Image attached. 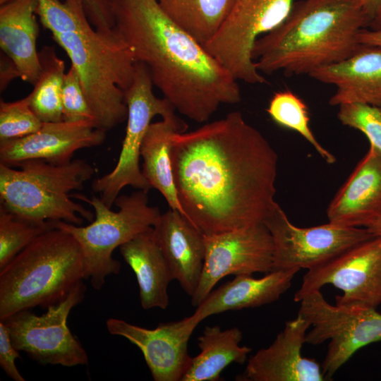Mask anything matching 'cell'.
Wrapping results in <instances>:
<instances>
[{"instance_id": "cell-12", "label": "cell", "mask_w": 381, "mask_h": 381, "mask_svg": "<svg viewBox=\"0 0 381 381\" xmlns=\"http://www.w3.org/2000/svg\"><path fill=\"white\" fill-rule=\"evenodd\" d=\"M262 222L272 238V270H312L375 237L367 228L342 226L330 222L312 227L296 226L277 202Z\"/></svg>"}, {"instance_id": "cell-36", "label": "cell", "mask_w": 381, "mask_h": 381, "mask_svg": "<svg viewBox=\"0 0 381 381\" xmlns=\"http://www.w3.org/2000/svg\"><path fill=\"white\" fill-rule=\"evenodd\" d=\"M20 78V71L15 62L5 53L0 59V90L4 91L15 78Z\"/></svg>"}, {"instance_id": "cell-2", "label": "cell", "mask_w": 381, "mask_h": 381, "mask_svg": "<svg viewBox=\"0 0 381 381\" xmlns=\"http://www.w3.org/2000/svg\"><path fill=\"white\" fill-rule=\"evenodd\" d=\"M110 1L114 30L181 114L203 123L220 105L241 100L238 81L157 0Z\"/></svg>"}, {"instance_id": "cell-31", "label": "cell", "mask_w": 381, "mask_h": 381, "mask_svg": "<svg viewBox=\"0 0 381 381\" xmlns=\"http://www.w3.org/2000/svg\"><path fill=\"white\" fill-rule=\"evenodd\" d=\"M42 121L30 107L28 99L0 101V141L16 139L37 131Z\"/></svg>"}, {"instance_id": "cell-27", "label": "cell", "mask_w": 381, "mask_h": 381, "mask_svg": "<svg viewBox=\"0 0 381 381\" xmlns=\"http://www.w3.org/2000/svg\"><path fill=\"white\" fill-rule=\"evenodd\" d=\"M39 59L40 72L32 91L27 96L30 107L42 122L61 121L64 61L52 46L43 47Z\"/></svg>"}, {"instance_id": "cell-33", "label": "cell", "mask_w": 381, "mask_h": 381, "mask_svg": "<svg viewBox=\"0 0 381 381\" xmlns=\"http://www.w3.org/2000/svg\"><path fill=\"white\" fill-rule=\"evenodd\" d=\"M61 105L64 121H91L95 123L93 114L83 93L78 75L72 66L64 76Z\"/></svg>"}, {"instance_id": "cell-40", "label": "cell", "mask_w": 381, "mask_h": 381, "mask_svg": "<svg viewBox=\"0 0 381 381\" xmlns=\"http://www.w3.org/2000/svg\"><path fill=\"white\" fill-rule=\"evenodd\" d=\"M375 236L381 237V217L367 228Z\"/></svg>"}, {"instance_id": "cell-28", "label": "cell", "mask_w": 381, "mask_h": 381, "mask_svg": "<svg viewBox=\"0 0 381 381\" xmlns=\"http://www.w3.org/2000/svg\"><path fill=\"white\" fill-rule=\"evenodd\" d=\"M266 111L277 125L293 130L303 136L327 163L334 164L336 162L335 156L326 150L313 135L309 125L308 107L296 94L289 90L275 92Z\"/></svg>"}, {"instance_id": "cell-7", "label": "cell", "mask_w": 381, "mask_h": 381, "mask_svg": "<svg viewBox=\"0 0 381 381\" xmlns=\"http://www.w3.org/2000/svg\"><path fill=\"white\" fill-rule=\"evenodd\" d=\"M147 192L138 189L130 195H119L114 201L119 210L113 211L96 196L88 198L81 193L71 194L88 203L95 218L87 226L64 221L51 222L54 227L70 233L78 242L84 260L85 279L93 289L100 290L110 274H119L121 263L112 257L114 250L140 234L152 229L161 212L149 205Z\"/></svg>"}, {"instance_id": "cell-13", "label": "cell", "mask_w": 381, "mask_h": 381, "mask_svg": "<svg viewBox=\"0 0 381 381\" xmlns=\"http://www.w3.org/2000/svg\"><path fill=\"white\" fill-rule=\"evenodd\" d=\"M332 284L342 291L336 305L376 308L381 304V237L361 242L329 262L309 270L294 297L299 302L308 293Z\"/></svg>"}, {"instance_id": "cell-4", "label": "cell", "mask_w": 381, "mask_h": 381, "mask_svg": "<svg viewBox=\"0 0 381 381\" xmlns=\"http://www.w3.org/2000/svg\"><path fill=\"white\" fill-rule=\"evenodd\" d=\"M85 279L83 253L68 231L52 227L0 270V320L24 310H47Z\"/></svg>"}, {"instance_id": "cell-41", "label": "cell", "mask_w": 381, "mask_h": 381, "mask_svg": "<svg viewBox=\"0 0 381 381\" xmlns=\"http://www.w3.org/2000/svg\"><path fill=\"white\" fill-rule=\"evenodd\" d=\"M14 0H0V5L2 6V5H4L6 4H8L9 2H11Z\"/></svg>"}, {"instance_id": "cell-14", "label": "cell", "mask_w": 381, "mask_h": 381, "mask_svg": "<svg viewBox=\"0 0 381 381\" xmlns=\"http://www.w3.org/2000/svg\"><path fill=\"white\" fill-rule=\"evenodd\" d=\"M205 258L198 286L191 297L198 306L222 278L228 275L267 274L272 271V236L262 222L213 235H205Z\"/></svg>"}, {"instance_id": "cell-20", "label": "cell", "mask_w": 381, "mask_h": 381, "mask_svg": "<svg viewBox=\"0 0 381 381\" xmlns=\"http://www.w3.org/2000/svg\"><path fill=\"white\" fill-rule=\"evenodd\" d=\"M308 75L334 85L332 106L363 103L381 107V47L361 44L346 59L326 66Z\"/></svg>"}, {"instance_id": "cell-18", "label": "cell", "mask_w": 381, "mask_h": 381, "mask_svg": "<svg viewBox=\"0 0 381 381\" xmlns=\"http://www.w3.org/2000/svg\"><path fill=\"white\" fill-rule=\"evenodd\" d=\"M329 222L368 228L381 217V152L373 145L327 210Z\"/></svg>"}, {"instance_id": "cell-3", "label": "cell", "mask_w": 381, "mask_h": 381, "mask_svg": "<svg viewBox=\"0 0 381 381\" xmlns=\"http://www.w3.org/2000/svg\"><path fill=\"white\" fill-rule=\"evenodd\" d=\"M369 24L361 0H301L282 23L256 40L252 56L265 74L308 75L352 55Z\"/></svg>"}, {"instance_id": "cell-21", "label": "cell", "mask_w": 381, "mask_h": 381, "mask_svg": "<svg viewBox=\"0 0 381 381\" xmlns=\"http://www.w3.org/2000/svg\"><path fill=\"white\" fill-rule=\"evenodd\" d=\"M298 268L272 270L263 277L237 275L232 280L212 289L196 306L193 315L204 319L229 310L256 308L277 301L291 286Z\"/></svg>"}, {"instance_id": "cell-26", "label": "cell", "mask_w": 381, "mask_h": 381, "mask_svg": "<svg viewBox=\"0 0 381 381\" xmlns=\"http://www.w3.org/2000/svg\"><path fill=\"white\" fill-rule=\"evenodd\" d=\"M164 12L205 45L216 33L234 0H157Z\"/></svg>"}, {"instance_id": "cell-22", "label": "cell", "mask_w": 381, "mask_h": 381, "mask_svg": "<svg viewBox=\"0 0 381 381\" xmlns=\"http://www.w3.org/2000/svg\"><path fill=\"white\" fill-rule=\"evenodd\" d=\"M37 0H14L0 6V47L16 64L23 81L34 85L40 72L36 43Z\"/></svg>"}, {"instance_id": "cell-34", "label": "cell", "mask_w": 381, "mask_h": 381, "mask_svg": "<svg viewBox=\"0 0 381 381\" xmlns=\"http://www.w3.org/2000/svg\"><path fill=\"white\" fill-rule=\"evenodd\" d=\"M18 358H20L19 351L13 346L6 325L0 320V366L14 381H25L16 365Z\"/></svg>"}, {"instance_id": "cell-11", "label": "cell", "mask_w": 381, "mask_h": 381, "mask_svg": "<svg viewBox=\"0 0 381 381\" xmlns=\"http://www.w3.org/2000/svg\"><path fill=\"white\" fill-rule=\"evenodd\" d=\"M85 291L82 282L63 301L49 307L41 315L24 310L4 320L15 348L43 365L87 364L85 349L67 325L71 309L82 302Z\"/></svg>"}, {"instance_id": "cell-25", "label": "cell", "mask_w": 381, "mask_h": 381, "mask_svg": "<svg viewBox=\"0 0 381 381\" xmlns=\"http://www.w3.org/2000/svg\"><path fill=\"white\" fill-rule=\"evenodd\" d=\"M242 339L236 327L222 330L218 325L206 326L198 338L200 352L192 357L181 381H217L229 364H243L252 349L239 344Z\"/></svg>"}, {"instance_id": "cell-19", "label": "cell", "mask_w": 381, "mask_h": 381, "mask_svg": "<svg viewBox=\"0 0 381 381\" xmlns=\"http://www.w3.org/2000/svg\"><path fill=\"white\" fill-rule=\"evenodd\" d=\"M152 234L174 280L192 297L203 270L205 235L179 211L171 208L161 214Z\"/></svg>"}, {"instance_id": "cell-5", "label": "cell", "mask_w": 381, "mask_h": 381, "mask_svg": "<svg viewBox=\"0 0 381 381\" xmlns=\"http://www.w3.org/2000/svg\"><path fill=\"white\" fill-rule=\"evenodd\" d=\"M95 168L77 159L63 164L40 159L24 161L16 167L0 163L1 207L15 217L35 224L64 221L82 225L95 214L72 200V190L83 188Z\"/></svg>"}, {"instance_id": "cell-30", "label": "cell", "mask_w": 381, "mask_h": 381, "mask_svg": "<svg viewBox=\"0 0 381 381\" xmlns=\"http://www.w3.org/2000/svg\"><path fill=\"white\" fill-rule=\"evenodd\" d=\"M52 227L51 222L46 224L30 223L0 207V270L39 235Z\"/></svg>"}, {"instance_id": "cell-17", "label": "cell", "mask_w": 381, "mask_h": 381, "mask_svg": "<svg viewBox=\"0 0 381 381\" xmlns=\"http://www.w3.org/2000/svg\"><path fill=\"white\" fill-rule=\"evenodd\" d=\"M310 323L298 316L286 322L285 327L267 348L248 359L243 373L236 380L244 381H323L320 364L302 356Z\"/></svg>"}, {"instance_id": "cell-10", "label": "cell", "mask_w": 381, "mask_h": 381, "mask_svg": "<svg viewBox=\"0 0 381 381\" xmlns=\"http://www.w3.org/2000/svg\"><path fill=\"white\" fill-rule=\"evenodd\" d=\"M153 86L146 66L136 62L132 83L124 90L127 125L118 162L109 173L92 183V190L99 193L100 199L109 207L125 186L147 191L151 188L139 166L141 145L155 116L164 119L176 114L168 99L154 94Z\"/></svg>"}, {"instance_id": "cell-1", "label": "cell", "mask_w": 381, "mask_h": 381, "mask_svg": "<svg viewBox=\"0 0 381 381\" xmlns=\"http://www.w3.org/2000/svg\"><path fill=\"white\" fill-rule=\"evenodd\" d=\"M171 161L184 217L205 236L262 223L276 202L277 155L240 111L176 134Z\"/></svg>"}, {"instance_id": "cell-24", "label": "cell", "mask_w": 381, "mask_h": 381, "mask_svg": "<svg viewBox=\"0 0 381 381\" xmlns=\"http://www.w3.org/2000/svg\"><path fill=\"white\" fill-rule=\"evenodd\" d=\"M187 127L176 114L151 123L140 147L143 175L151 188L163 195L169 207L183 216L174 179L171 147L173 137L186 132Z\"/></svg>"}, {"instance_id": "cell-16", "label": "cell", "mask_w": 381, "mask_h": 381, "mask_svg": "<svg viewBox=\"0 0 381 381\" xmlns=\"http://www.w3.org/2000/svg\"><path fill=\"white\" fill-rule=\"evenodd\" d=\"M106 131L91 121L42 122L40 128L27 136L0 141V163L16 167L30 159L54 164L70 162L78 150L102 145Z\"/></svg>"}, {"instance_id": "cell-32", "label": "cell", "mask_w": 381, "mask_h": 381, "mask_svg": "<svg viewBox=\"0 0 381 381\" xmlns=\"http://www.w3.org/2000/svg\"><path fill=\"white\" fill-rule=\"evenodd\" d=\"M337 118L344 126L362 132L381 152V107L363 103L339 106Z\"/></svg>"}, {"instance_id": "cell-23", "label": "cell", "mask_w": 381, "mask_h": 381, "mask_svg": "<svg viewBox=\"0 0 381 381\" xmlns=\"http://www.w3.org/2000/svg\"><path fill=\"white\" fill-rule=\"evenodd\" d=\"M152 229L121 245L119 251L135 274L142 308L164 310L169 303L168 286L174 279Z\"/></svg>"}, {"instance_id": "cell-15", "label": "cell", "mask_w": 381, "mask_h": 381, "mask_svg": "<svg viewBox=\"0 0 381 381\" xmlns=\"http://www.w3.org/2000/svg\"><path fill=\"white\" fill-rule=\"evenodd\" d=\"M199 323L191 315L160 322L155 329L114 318L107 320L106 326L110 334L123 337L140 349L155 381H181L192 360L188 343Z\"/></svg>"}, {"instance_id": "cell-29", "label": "cell", "mask_w": 381, "mask_h": 381, "mask_svg": "<svg viewBox=\"0 0 381 381\" xmlns=\"http://www.w3.org/2000/svg\"><path fill=\"white\" fill-rule=\"evenodd\" d=\"M36 14L52 34L78 32L92 27L83 0H37Z\"/></svg>"}, {"instance_id": "cell-35", "label": "cell", "mask_w": 381, "mask_h": 381, "mask_svg": "<svg viewBox=\"0 0 381 381\" xmlns=\"http://www.w3.org/2000/svg\"><path fill=\"white\" fill-rule=\"evenodd\" d=\"M85 9L92 25L97 30L114 29V19L110 0H83Z\"/></svg>"}, {"instance_id": "cell-37", "label": "cell", "mask_w": 381, "mask_h": 381, "mask_svg": "<svg viewBox=\"0 0 381 381\" xmlns=\"http://www.w3.org/2000/svg\"><path fill=\"white\" fill-rule=\"evenodd\" d=\"M361 44L381 47V30H372L363 28L358 36Z\"/></svg>"}, {"instance_id": "cell-8", "label": "cell", "mask_w": 381, "mask_h": 381, "mask_svg": "<svg viewBox=\"0 0 381 381\" xmlns=\"http://www.w3.org/2000/svg\"><path fill=\"white\" fill-rule=\"evenodd\" d=\"M298 315L312 327L306 343L318 345L329 340L321 365L327 380L360 349L381 341V313L376 308L329 303L320 290L306 294Z\"/></svg>"}, {"instance_id": "cell-6", "label": "cell", "mask_w": 381, "mask_h": 381, "mask_svg": "<svg viewBox=\"0 0 381 381\" xmlns=\"http://www.w3.org/2000/svg\"><path fill=\"white\" fill-rule=\"evenodd\" d=\"M52 37L70 59L96 126L107 132L125 121L124 90L132 83L136 61L114 28L104 32L91 27Z\"/></svg>"}, {"instance_id": "cell-38", "label": "cell", "mask_w": 381, "mask_h": 381, "mask_svg": "<svg viewBox=\"0 0 381 381\" xmlns=\"http://www.w3.org/2000/svg\"><path fill=\"white\" fill-rule=\"evenodd\" d=\"M364 11L370 20L375 18L381 4V0H361Z\"/></svg>"}, {"instance_id": "cell-39", "label": "cell", "mask_w": 381, "mask_h": 381, "mask_svg": "<svg viewBox=\"0 0 381 381\" xmlns=\"http://www.w3.org/2000/svg\"><path fill=\"white\" fill-rule=\"evenodd\" d=\"M368 27L372 30H381V4L380 6L373 18V20L370 23Z\"/></svg>"}, {"instance_id": "cell-9", "label": "cell", "mask_w": 381, "mask_h": 381, "mask_svg": "<svg viewBox=\"0 0 381 381\" xmlns=\"http://www.w3.org/2000/svg\"><path fill=\"white\" fill-rule=\"evenodd\" d=\"M295 0H234L205 49L238 80L262 84L252 52L256 40L287 18Z\"/></svg>"}]
</instances>
